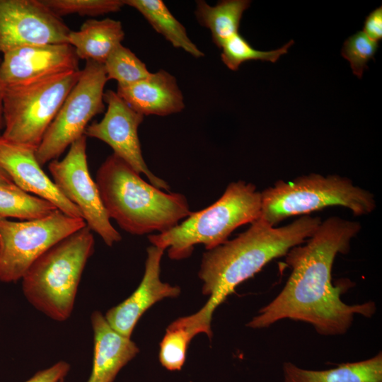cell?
<instances>
[{"instance_id": "cell-1", "label": "cell", "mask_w": 382, "mask_h": 382, "mask_svg": "<svg viewBox=\"0 0 382 382\" xmlns=\"http://www.w3.org/2000/svg\"><path fill=\"white\" fill-rule=\"evenodd\" d=\"M361 224L339 216L322 221L315 233L285 255L291 269L282 290L247 324L251 328H268L291 319L311 325L323 335L347 332L356 315L371 317L373 301L349 305L341 299L342 286L332 282V268L337 254H345Z\"/></svg>"}, {"instance_id": "cell-2", "label": "cell", "mask_w": 382, "mask_h": 382, "mask_svg": "<svg viewBox=\"0 0 382 382\" xmlns=\"http://www.w3.org/2000/svg\"><path fill=\"white\" fill-rule=\"evenodd\" d=\"M322 220L304 215L291 223L272 226L261 218L232 240L203 254L199 277L209 300L195 313L187 316L198 333L212 337L211 321L215 309L237 286L253 277L271 260L285 256L315 233Z\"/></svg>"}, {"instance_id": "cell-3", "label": "cell", "mask_w": 382, "mask_h": 382, "mask_svg": "<svg viewBox=\"0 0 382 382\" xmlns=\"http://www.w3.org/2000/svg\"><path fill=\"white\" fill-rule=\"evenodd\" d=\"M96 183L110 219L132 235L166 231L192 212L184 195L148 183L114 154L98 169Z\"/></svg>"}, {"instance_id": "cell-4", "label": "cell", "mask_w": 382, "mask_h": 382, "mask_svg": "<svg viewBox=\"0 0 382 382\" xmlns=\"http://www.w3.org/2000/svg\"><path fill=\"white\" fill-rule=\"evenodd\" d=\"M94 244L92 231L86 226L40 256L21 279L27 301L52 320H67Z\"/></svg>"}, {"instance_id": "cell-5", "label": "cell", "mask_w": 382, "mask_h": 382, "mask_svg": "<svg viewBox=\"0 0 382 382\" xmlns=\"http://www.w3.org/2000/svg\"><path fill=\"white\" fill-rule=\"evenodd\" d=\"M261 192L243 180L228 185L222 195L210 206L191 212L170 229L148 236L151 245L168 250L172 260L192 254L194 247L203 244L211 250L228 240L238 227L260 217Z\"/></svg>"}, {"instance_id": "cell-6", "label": "cell", "mask_w": 382, "mask_h": 382, "mask_svg": "<svg viewBox=\"0 0 382 382\" xmlns=\"http://www.w3.org/2000/svg\"><path fill=\"white\" fill-rule=\"evenodd\" d=\"M260 192V218L272 226L330 207L347 208L355 216L370 214L376 207L373 193L335 174L312 173L289 181L279 180Z\"/></svg>"}, {"instance_id": "cell-7", "label": "cell", "mask_w": 382, "mask_h": 382, "mask_svg": "<svg viewBox=\"0 0 382 382\" xmlns=\"http://www.w3.org/2000/svg\"><path fill=\"white\" fill-rule=\"evenodd\" d=\"M81 70L4 86L1 137L37 149Z\"/></svg>"}, {"instance_id": "cell-8", "label": "cell", "mask_w": 382, "mask_h": 382, "mask_svg": "<svg viewBox=\"0 0 382 382\" xmlns=\"http://www.w3.org/2000/svg\"><path fill=\"white\" fill-rule=\"evenodd\" d=\"M83 218L57 209L36 219H0V282H16L53 245L84 228Z\"/></svg>"}, {"instance_id": "cell-9", "label": "cell", "mask_w": 382, "mask_h": 382, "mask_svg": "<svg viewBox=\"0 0 382 382\" xmlns=\"http://www.w3.org/2000/svg\"><path fill=\"white\" fill-rule=\"evenodd\" d=\"M108 81L103 64L86 61L77 83L36 149V158L41 166L57 159L71 144L84 135L89 122L104 112V88Z\"/></svg>"}, {"instance_id": "cell-10", "label": "cell", "mask_w": 382, "mask_h": 382, "mask_svg": "<svg viewBox=\"0 0 382 382\" xmlns=\"http://www.w3.org/2000/svg\"><path fill=\"white\" fill-rule=\"evenodd\" d=\"M52 181L60 192L81 212L86 226L111 247L122 239L111 224L96 182L92 179L86 155V137L83 135L69 146L62 160L48 164Z\"/></svg>"}, {"instance_id": "cell-11", "label": "cell", "mask_w": 382, "mask_h": 382, "mask_svg": "<svg viewBox=\"0 0 382 382\" xmlns=\"http://www.w3.org/2000/svg\"><path fill=\"white\" fill-rule=\"evenodd\" d=\"M70 30L42 0H0V54L25 46L68 43Z\"/></svg>"}, {"instance_id": "cell-12", "label": "cell", "mask_w": 382, "mask_h": 382, "mask_svg": "<svg viewBox=\"0 0 382 382\" xmlns=\"http://www.w3.org/2000/svg\"><path fill=\"white\" fill-rule=\"evenodd\" d=\"M104 102L107 104L104 117L99 122L89 124L84 135L105 142L113 150L112 154L138 173L144 174L151 185L169 192V185L149 169L143 158L138 128L144 116L132 109L112 90L105 91Z\"/></svg>"}, {"instance_id": "cell-13", "label": "cell", "mask_w": 382, "mask_h": 382, "mask_svg": "<svg viewBox=\"0 0 382 382\" xmlns=\"http://www.w3.org/2000/svg\"><path fill=\"white\" fill-rule=\"evenodd\" d=\"M79 61L69 43L25 46L3 54L0 79L4 86L24 85L60 73L80 70Z\"/></svg>"}, {"instance_id": "cell-14", "label": "cell", "mask_w": 382, "mask_h": 382, "mask_svg": "<svg viewBox=\"0 0 382 382\" xmlns=\"http://www.w3.org/2000/svg\"><path fill=\"white\" fill-rule=\"evenodd\" d=\"M36 149L0 137V168L25 192L50 202L68 216L82 218L79 209L44 172L37 160Z\"/></svg>"}, {"instance_id": "cell-15", "label": "cell", "mask_w": 382, "mask_h": 382, "mask_svg": "<svg viewBox=\"0 0 382 382\" xmlns=\"http://www.w3.org/2000/svg\"><path fill=\"white\" fill-rule=\"evenodd\" d=\"M165 250L151 245L147 250L143 278L137 289L125 301L107 311L105 318L115 331L131 338L134 328L141 317L155 303L180 293L160 279L161 261Z\"/></svg>"}, {"instance_id": "cell-16", "label": "cell", "mask_w": 382, "mask_h": 382, "mask_svg": "<svg viewBox=\"0 0 382 382\" xmlns=\"http://www.w3.org/2000/svg\"><path fill=\"white\" fill-rule=\"evenodd\" d=\"M117 94L134 111L142 115L167 116L185 108L176 79L161 69L136 83L117 86Z\"/></svg>"}, {"instance_id": "cell-17", "label": "cell", "mask_w": 382, "mask_h": 382, "mask_svg": "<svg viewBox=\"0 0 382 382\" xmlns=\"http://www.w3.org/2000/svg\"><path fill=\"white\" fill-rule=\"evenodd\" d=\"M93 357L87 382H113L119 371L139 352L131 338L115 331L104 315L95 311L91 316Z\"/></svg>"}, {"instance_id": "cell-18", "label": "cell", "mask_w": 382, "mask_h": 382, "mask_svg": "<svg viewBox=\"0 0 382 382\" xmlns=\"http://www.w3.org/2000/svg\"><path fill=\"white\" fill-rule=\"evenodd\" d=\"M125 32L120 21L88 19L79 30H70L68 43L79 58L104 64L111 52L122 44Z\"/></svg>"}, {"instance_id": "cell-19", "label": "cell", "mask_w": 382, "mask_h": 382, "mask_svg": "<svg viewBox=\"0 0 382 382\" xmlns=\"http://www.w3.org/2000/svg\"><path fill=\"white\" fill-rule=\"evenodd\" d=\"M284 382H382V354L345 363L322 371L308 370L291 362L283 364Z\"/></svg>"}, {"instance_id": "cell-20", "label": "cell", "mask_w": 382, "mask_h": 382, "mask_svg": "<svg viewBox=\"0 0 382 382\" xmlns=\"http://www.w3.org/2000/svg\"><path fill=\"white\" fill-rule=\"evenodd\" d=\"M250 3L249 0H222L211 6L199 0L196 1L195 14L199 23L209 30L213 42L221 49L228 39L238 33L243 14Z\"/></svg>"}, {"instance_id": "cell-21", "label": "cell", "mask_w": 382, "mask_h": 382, "mask_svg": "<svg viewBox=\"0 0 382 382\" xmlns=\"http://www.w3.org/2000/svg\"><path fill=\"white\" fill-rule=\"evenodd\" d=\"M125 4L135 8L151 26L174 47L182 49L195 58L204 53L190 39L185 28L173 15L161 0H124Z\"/></svg>"}, {"instance_id": "cell-22", "label": "cell", "mask_w": 382, "mask_h": 382, "mask_svg": "<svg viewBox=\"0 0 382 382\" xmlns=\"http://www.w3.org/2000/svg\"><path fill=\"white\" fill-rule=\"evenodd\" d=\"M57 209L50 202L25 192L13 183H0V219L33 220Z\"/></svg>"}, {"instance_id": "cell-23", "label": "cell", "mask_w": 382, "mask_h": 382, "mask_svg": "<svg viewBox=\"0 0 382 382\" xmlns=\"http://www.w3.org/2000/svg\"><path fill=\"white\" fill-rule=\"evenodd\" d=\"M103 65L108 79L115 80L117 86L136 83L146 79L151 74L146 65L122 44L111 52Z\"/></svg>"}, {"instance_id": "cell-24", "label": "cell", "mask_w": 382, "mask_h": 382, "mask_svg": "<svg viewBox=\"0 0 382 382\" xmlns=\"http://www.w3.org/2000/svg\"><path fill=\"white\" fill-rule=\"evenodd\" d=\"M294 43L293 40L283 47L271 51H261L253 47L250 43L238 33L228 39L221 47V59L231 70L237 71L241 64L248 61L276 62L279 57L287 53L289 48Z\"/></svg>"}, {"instance_id": "cell-25", "label": "cell", "mask_w": 382, "mask_h": 382, "mask_svg": "<svg viewBox=\"0 0 382 382\" xmlns=\"http://www.w3.org/2000/svg\"><path fill=\"white\" fill-rule=\"evenodd\" d=\"M195 335L181 318L173 321L160 343L159 360L162 366L170 371L180 370L187 347Z\"/></svg>"}, {"instance_id": "cell-26", "label": "cell", "mask_w": 382, "mask_h": 382, "mask_svg": "<svg viewBox=\"0 0 382 382\" xmlns=\"http://www.w3.org/2000/svg\"><path fill=\"white\" fill-rule=\"evenodd\" d=\"M59 17L78 14L97 16L117 12L125 5L124 0H42Z\"/></svg>"}, {"instance_id": "cell-27", "label": "cell", "mask_w": 382, "mask_h": 382, "mask_svg": "<svg viewBox=\"0 0 382 382\" xmlns=\"http://www.w3.org/2000/svg\"><path fill=\"white\" fill-rule=\"evenodd\" d=\"M378 47V42L369 38L363 31H359L345 41L341 54L349 62L353 74L360 79Z\"/></svg>"}, {"instance_id": "cell-28", "label": "cell", "mask_w": 382, "mask_h": 382, "mask_svg": "<svg viewBox=\"0 0 382 382\" xmlns=\"http://www.w3.org/2000/svg\"><path fill=\"white\" fill-rule=\"evenodd\" d=\"M71 369L66 361H59L45 369L36 372L25 382H61L65 380Z\"/></svg>"}, {"instance_id": "cell-29", "label": "cell", "mask_w": 382, "mask_h": 382, "mask_svg": "<svg viewBox=\"0 0 382 382\" xmlns=\"http://www.w3.org/2000/svg\"><path fill=\"white\" fill-rule=\"evenodd\" d=\"M363 32L371 40L378 42L382 39V7L371 11L366 17Z\"/></svg>"}, {"instance_id": "cell-30", "label": "cell", "mask_w": 382, "mask_h": 382, "mask_svg": "<svg viewBox=\"0 0 382 382\" xmlns=\"http://www.w3.org/2000/svg\"><path fill=\"white\" fill-rule=\"evenodd\" d=\"M4 93V85L0 79V137L4 129V116H3V99Z\"/></svg>"}, {"instance_id": "cell-31", "label": "cell", "mask_w": 382, "mask_h": 382, "mask_svg": "<svg viewBox=\"0 0 382 382\" xmlns=\"http://www.w3.org/2000/svg\"><path fill=\"white\" fill-rule=\"evenodd\" d=\"M0 183H13L6 173L0 168Z\"/></svg>"}, {"instance_id": "cell-32", "label": "cell", "mask_w": 382, "mask_h": 382, "mask_svg": "<svg viewBox=\"0 0 382 382\" xmlns=\"http://www.w3.org/2000/svg\"><path fill=\"white\" fill-rule=\"evenodd\" d=\"M61 382H66V381H65V380H63V381H61Z\"/></svg>"}]
</instances>
